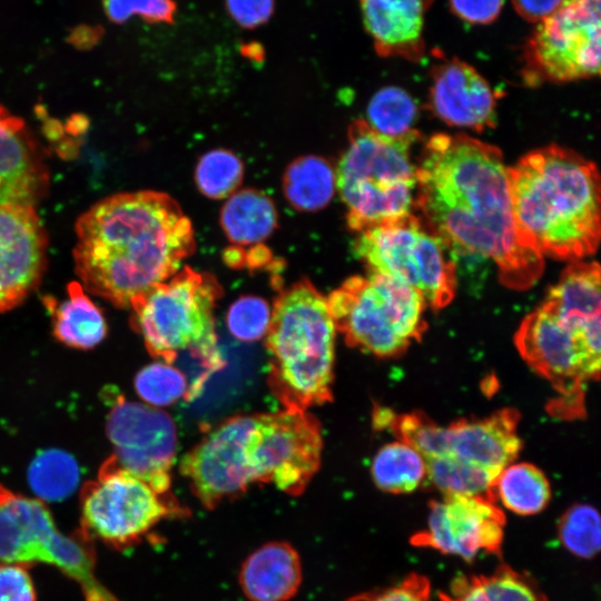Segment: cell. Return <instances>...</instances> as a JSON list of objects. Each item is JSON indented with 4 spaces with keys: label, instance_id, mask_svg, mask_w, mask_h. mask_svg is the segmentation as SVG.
Instances as JSON below:
<instances>
[{
    "label": "cell",
    "instance_id": "6da1fadb",
    "mask_svg": "<svg viewBox=\"0 0 601 601\" xmlns=\"http://www.w3.org/2000/svg\"><path fill=\"white\" fill-rule=\"evenodd\" d=\"M501 150L465 134H437L416 166L414 205L445 248L491 259L500 280L528 289L544 258L516 228Z\"/></svg>",
    "mask_w": 601,
    "mask_h": 601
},
{
    "label": "cell",
    "instance_id": "7a4b0ae2",
    "mask_svg": "<svg viewBox=\"0 0 601 601\" xmlns=\"http://www.w3.org/2000/svg\"><path fill=\"white\" fill-rule=\"evenodd\" d=\"M195 248L189 218L169 195L119 193L76 223L72 256L86 292L125 308L174 276Z\"/></svg>",
    "mask_w": 601,
    "mask_h": 601
},
{
    "label": "cell",
    "instance_id": "3957f363",
    "mask_svg": "<svg viewBox=\"0 0 601 601\" xmlns=\"http://www.w3.org/2000/svg\"><path fill=\"white\" fill-rule=\"evenodd\" d=\"M514 221L541 255L578 262L600 240V177L597 166L572 149L550 145L509 167Z\"/></svg>",
    "mask_w": 601,
    "mask_h": 601
},
{
    "label": "cell",
    "instance_id": "277c9868",
    "mask_svg": "<svg viewBox=\"0 0 601 601\" xmlns=\"http://www.w3.org/2000/svg\"><path fill=\"white\" fill-rule=\"evenodd\" d=\"M336 327L327 298L309 280L280 292L266 333L268 385L285 408L332 401Z\"/></svg>",
    "mask_w": 601,
    "mask_h": 601
},
{
    "label": "cell",
    "instance_id": "5b68a950",
    "mask_svg": "<svg viewBox=\"0 0 601 601\" xmlns=\"http://www.w3.org/2000/svg\"><path fill=\"white\" fill-rule=\"evenodd\" d=\"M418 137H387L363 119L352 124L335 176L353 230L412 214L417 179L411 147Z\"/></svg>",
    "mask_w": 601,
    "mask_h": 601
},
{
    "label": "cell",
    "instance_id": "8992f818",
    "mask_svg": "<svg viewBox=\"0 0 601 601\" xmlns=\"http://www.w3.org/2000/svg\"><path fill=\"white\" fill-rule=\"evenodd\" d=\"M223 289L208 273L184 267L135 298L130 324L149 354L171 364L189 351L211 368L221 365L214 311Z\"/></svg>",
    "mask_w": 601,
    "mask_h": 601
},
{
    "label": "cell",
    "instance_id": "52a82bcc",
    "mask_svg": "<svg viewBox=\"0 0 601 601\" xmlns=\"http://www.w3.org/2000/svg\"><path fill=\"white\" fill-rule=\"evenodd\" d=\"M326 298L336 331L346 342L380 357L403 353L426 327L422 295L382 274L351 277Z\"/></svg>",
    "mask_w": 601,
    "mask_h": 601
},
{
    "label": "cell",
    "instance_id": "ba28073f",
    "mask_svg": "<svg viewBox=\"0 0 601 601\" xmlns=\"http://www.w3.org/2000/svg\"><path fill=\"white\" fill-rule=\"evenodd\" d=\"M354 249L371 273L410 285L434 309L447 306L455 296V264L441 240L412 214L359 231Z\"/></svg>",
    "mask_w": 601,
    "mask_h": 601
},
{
    "label": "cell",
    "instance_id": "9c48e42d",
    "mask_svg": "<svg viewBox=\"0 0 601 601\" xmlns=\"http://www.w3.org/2000/svg\"><path fill=\"white\" fill-rule=\"evenodd\" d=\"M81 531L116 549L137 544L156 524L183 510L174 500L117 465L112 455L80 492Z\"/></svg>",
    "mask_w": 601,
    "mask_h": 601
},
{
    "label": "cell",
    "instance_id": "30bf717a",
    "mask_svg": "<svg viewBox=\"0 0 601 601\" xmlns=\"http://www.w3.org/2000/svg\"><path fill=\"white\" fill-rule=\"evenodd\" d=\"M322 449L321 425L307 411L255 414L247 443L253 481L299 495L319 469Z\"/></svg>",
    "mask_w": 601,
    "mask_h": 601
},
{
    "label": "cell",
    "instance_id": "8fae6325",
    "mask_svg": "<svg viewBox=\"0 0 601 601\" xmlns=\"http://www.w3.org/2000/svg\"><path fill=\"white\" fill-rule=\"evenodd\" d=\"M529 81L568 82L600 72V0H565L536 26L525 50Z\"/></svg>",
    "mask_w": 601,
    "mask_h": 601
},
{
    "label": "cell",
    "instance_id": "7c38bea8",
    "mask_svg": "<svg viewBox=\"0 0 601 601\" xmlns=\"http://www.w3.org/2000/svg\"><path fill=\"white\" fill-rule=\"evenodd\" d=\"M106 433L118 466L140 479L157 493L169 496L177 435L173 418L164 411L115 395Z\"/></svg>",
    "mask_w": 601,
    "mask_h": 601
},
{
    "label": "cell",
    "instance_id": "4fadbf2b",
    "mask_svg": "<svg viewBox=\"0 0 601 601\" xmlns=\"http://www.w3.org/2000/svg\"><path fill=\"white\" fill-rule=\"evenodd\" d=\"M255 414H238L213 427L181 460L180 473L207 509L243 494L254 483L247 443Z\"/></svg>",
    "mask_w": 601,
    "mask_h": 601
},
{
    "label": "cell",
    "instance_id": "5bb4252c",
    "mask_svg": "<svg viewBox=\"0 0 601 601\" xmlns=\"http://www.w3.org/2000/svg\"><path fill=\"white\" fill-rule=\"evenodd\" d=\"M515 345L522 358L561 394V414L582 413V385L589 380L571 326L544 304L521 323Z\"/></svg>",
    "mask_w": 601,
    "mask_h": 601
},
{
    "label": "cell",
    "instance_id": "9a60e30c",
    "mask_svg": "<svg viewBox=\"0 0 601 601\" xmlns=\"http://www.w3.org/2000/svg\"><path fill=\"white\" fill-rule=\"evenodd\" d=\"M504 515L495 501L483 496L444 495L432 502L424 530L413 543L472 560L496 552L503 540Z\"/></svg>",
    "mask_w": 601,
    "mask_h": 601
},
{
    "label": "cell",
    "instance_id": "2e32d148",
    "mask_svg": "<svg viewBox=\"0 0 601 601\" xmlns=\"http://www.w3.org/2000/svg\"><path fill=\"white\" fill-rule=\"evenodd\" d=\"M48 237L36 208L0 204V313L19 306L40 284Z\"/></svg>",
    "mask_w": 601,
    "mask_h": 601
},
{
    "label": "cell",
    "instance_id": "e0dca14e",
    "mask_svg": "<svg viewBox=\"0 0 601 601\" xmlns=\"http://www.w3.org/2000/svg\"><path fill=\"white\" fill-rule=\"evenodd\" d=\"M428 104L447 125L477 131L495 126V92L471 65L456 58L434 66Z\"/></svg>",
    "mask_w": 601,
    "mask_h": 601
},
{
    "label": "cell",
    "instance_id": "ac0fdd59",
    "mask_svg": "<svg viewBox=\"0 0 601 601\" xmlns=\"http://www.w3.org/2000/svg\"><path fill=\"white\" fill-rule=\"evenodd\" d=\"M48 186L49 173L29 128L0 105V204L35 207Z\"/></svg>",
    "mask_w": 601,
    "mask_h": 601
},
{
    "label": "cell",
    "instance_id": "d6986e66",
    "mask_svg": "<svg viewBox=\"0 0 601 601\" xmlns=\"http://www.w3.org/2000/svg\"><path fill=\"white\" fill-rule=\"evenodd\" d=\"M518 422V412L503 408L485 418L452 423L446 427L449 456L499 475L521 450Z\"/></svg>",
    "mask_w": 601,
    "mask_h": 601
},
{
    "label": "cell",
    "instance_id": "ffe728a7",
    "mask_svg": "<svg viewBox=\"0 0 601 601\" xmlns=\"http://www.w3.org/2000/svg\"><path fill=\"white\" fill-rule=\"evenodd\" d=\"M433 0H359L363 22L376 52L418 61L425 50V13Z\"/></svg>",
    "mask_w": 601,
    "mask_h": 601
},
{
    "label": "cell",
    "instance_id": "44dd1931",
    "mask_svg": "<svg viewBox=\"0 0 601 601\" xmlns=\"http://www.w3.org/2000/svg\"><path fill=\"white\" fill-rule=\"evenodd\" d=\"M56 529L51 513L39 499L14 493L0 484V562H40L43 544Z\"/></svg>",
    "mask_w": 601,
    "mask_h": 601
},
{
    "label": "cell",
    "instance_id": "7402d4cb",
    "mask_svg": "<svg viewBox=\"0 0 601 601\" xmlns=\"http://www.w3.org/2000/svg\"><path fill=\"white\" fill-rule=\"evenodd\" d=\"M302 581L300 556L286 541H269L255 549L238 573L239 587L249 601H288Z\"/></svg>",
    "mask_w": 601,
    "mask_h": 601
},
{
    "label": "cell",
    "instance_id": "603a6c76",
    "mask_svg": "<svg viewBox=\"0 0 601 601\" xmlns=\"http://www.w3.org/2000/svg\"><path fill=\"white\" fill-rule=\"evenodd\" d=\"M67 293L68 296L60 303L49 297L46 299L52 317L53 335L67 346L78 349L93 348L107 335L104 313L80 283H70Z\"/></svg>",
    "mask_w": 601,
    "mask_h": 601
},
{
    "label": "cell",
    "instance_id": "cb8c5ba5",
    "mask_svg": "<svg viewBox=\"0 0 601 601\" xmlns=\"http://www.w3.org/2000/svg\"><path fill=\"white\" fill-rule=\"evenodd\" d=\"M600 282L597 262H573L550 288L543 304L565 321L600 316Z\"/></svg>",
    "mask_w": 601,
    "mask_h": 601
},
{
    "label": "cell",
    "instance_id": "d4e9b609",
    "mask_svg": "<svg viewBox=\"0 0 601 601\" xmlns=\"http://www.w3.org/2000/svg\"><path fill=\"white\" fill-rule=\"evenodd\" d=\"M277 213L263 193L245 189L234 193L220 213V225L228 239L237 245L265 240L275 229Z\"/></svg>",
    "mask_w": 601,
    "mask_h": 601
},
{
    "label": "cell",
    "instance_id": "484cf974",
    "mask_svg": "<svg viewBox=\"0 0 601 601\" xmlns=\"http://www.w3.org/2000/svg\"><path fill=\"white\" fill-rule=\"evenodd\" d=\"M335 187V170L319 156L295 159L283 177L284 194L297 210L313 211L324 208L333 198Z\"/></svg>",
    "mask_w": 601,
    "mask_h": 601
},
{
    "label": "cell",
    "instance_id": "4316f807",
    "mask_svg": "<svg viewBox=\"0 0 601 601\" xmlns=\"http://www.w3.org/2000/svg\"><path fill=\"white\" fill-rule=\"evenodd\" d=\"M492 495L508 510L531 515L541 512L549 503L551 489L541 470L530 463L505 466L497 475Z\"/></svg>",
    "mask_w": 601,
    "mask_h": 601
},
{
    "label": "cell",
    "instance_id": "83f0119b",
    "mask_svg": "<svg viewBox=\"0 0 601 601\" xmlns=\"http://www.w3.org/2000/svg\"><path fill=\"white\" fill-rule=\"evenodd\" d=\"M371 474L375 484L385 492H413L426 479L425 457L401 441L393 442L378 450Z\"/></svg>",
    "mask_w": 601,
    "mask_h": 601
},
{
    "label": "cell",
    "instance_id": "f1b7e54d",
    "mask_svg": "<svg viewBox=\"0 0 601 601\" xmlns=\"http://www.w3.org/2000/svg\"><path fill=\"white\" fill-rule=\"evenodd\" d=\"M443 601H545L529 580L508 569L491 575L460 578Z\"/></svg>",
    "mask_w": 601,
    "mask_h": 601
},
{
    "label": "cell",
    "instance_id": "f546056e",
    "mask_svg": "<svg viewBox=\"0 0 601 601\" xmlns=\"http://www.w3.org/2000/svg\"><path fill=\"white\" fill-rule=\"evenodd\" d=\"M426 479L444 495L483 496L493 500L496 474L453 456L425 459ZM494 501V500H493Z\"/></svg>",
    "mask_w": 601,
    "mask_h": 601
},
{
    "label": "cell",
    "instance_id": "4dcf8cb0",
    "mask_svg": "<svg viewBox=\"0 0 601 601\" xmlns=\"http://www.w3.org/2000/svg\"><path fill=\"white\" fill-rule=\"evenodd\" d=\"M417 107L414 99L400 87H384L370 100L366 121L377 132L402 138L420 136L414 124Z\"/></svg>",
    "mask_w": 601,
    "mask_h": 601
},
{
    "label": "cell",
    "instance_id": "1f68e13d",
    "mask_svg": "<svg viewBox=\"0 0 601 601\" xmlns=\"http://www.w3.org/2000/svg\"><path fill=\"white\" fill-rule=\"evenodd\" d=\"M375 417L380 427H388L398 441L412 446L425 459L449 456L447 428L423 414H394L390 410H380Z\"/></svg>",
    "mask_w": 601,
    "mask_h": 601
},
{
    "label": "cell",
    "instance_id": "d6a6232c",
    "mask_svg": "<svg viewBox=\"0 0 601 601\" xmlns=\"http://www.w3.org/2000/svg\"><path fill=\"white\" fill-rule=\"evenodd\" d=\"M28 480L32 491L42 500L61 501L72 494L79 482L75 459L61 450H47L32 461Z\"/></svg>",
    "mask_w": 601,
    "mask_h": 601
},
{
    "label": "cell",
    "instance_id": "836d02e7",
    "mask_svg": "<svg viewBox=\"0 0 601 601\" xmlns=\"http://www.w3.org/2000/svg\"><path fill=\"white\" fill-rule=\"evenodd\" d=\"M243 175V162L235 154L215 149L199 159L195 180L204 195L217 199L231 195L239 186Z\"/></svg>",
    "mask_w": 601,
    "mask_h": 601
},
{
    "label": "cell",
    "instance_id": "e575fe53",
    "mask_svg": "<svg viewBox=\"0 0 601 601\" xmlns=\"http://www.w3.org/2000/svg\"><path fill=\"white\" fill-rule=\"evenodd\" d=\"M559 538L572 554L589 559L601 545V528L598 511L589 504L570 508L559 524Z\"/></svg>",
    "mask_w": 601,
    "mask_h": 601
},
{
    "label": "cell",
    "instance_id": "d590c367",
    "mask_svg": "<svg viewBox=\"0 0 601 601\" xmlns=\"http://www.w3.org/2000/svg\"><path fill=\"white\" fill-rule=\"evenodd\" d=\"M135 390L146 404L167 406L187 394L185 375L165 362H155L141 368L135 377Z\"/></svg>",
    "mask_w": 601,
    "mask_h": 601
},
{
    "label": "cell",
    "instance_id": "8d00e7d4",
    "mask_svg": "<svg viewBox=\"0 0 601 601\" xmlns=\"http://www.w3.org/2000/svg\"><path fill=\"white\" fill-rule=\"evenodd\" d=\"M272 319L268 303L257 296H244L235 300L227 312V327L238 341L252 343L264 337Z\"/></svg>",
    "mask_w": 601,
    "mask_h": 601
},
{
    "label": "cell",
    "instance_id": "74e56055",
    "mask_svg": "<svg viewBox=\"0 0 601 601\" xmlns=\"http://www.w3.org/2000/svg\"><path fill=\"white\" fill-rule=\"evenodd\" d=\"M102 4L109 20L116 23L134 16L148 22L171 23L177 9L175 0H102Z\"/></svg>",
    "mask_w": 601,
    "mask_h": 601
},
{
    "label": "cell",
    "instance_id": "f35d334b",
    "mask_svg": "<svg viewBox=\"0 0 601 601\" xmlns=\"http://www.w3.org/2000/svg\"><path fill=\"white\" fill-rule=\"evenodd\" d=\"M348 601H431L430 584L423 577L411 575L394 587L358 594Z\"/></svg>",
    "mask_w": 601,
    "mask_h": 601
},
{
    "label": "cell",
    "instance_id": "ab89813d",
    "mask_svg": "<svg viewBox=\"0 0 601 601\" xmlns=\"http://www.w3.org/2000/svg\"><path fill=\"white\" fill-rule=\"evenodd\" d=\"M32 579L23 564L0 565V601H36Z\"/></svg>",
    "mask_w": 601,
    "mask_h": 601
},
{
    "label": "cell",
    "instance_id": "60d3db41",
    "mask_svg": "<svg viewBox=\"0 0 601 601\" xmlns=\"http://www.w3.org/2000/svg\"><path fill=\"white\" fill-rule=\"evenodd\" d=\"M229 16L243 28L266 23L274 12V0H225Z\"/></svg>",
    "mask_w": 601,
    "mask_h": 601
},
{
    "label": "cell",
    "instance_id": "b9f144b4",
    "mask_svg": "<svg viewBox=\"0 0 601 601\" xmlns=\"http://www.w3.org/2000/svg\"><path fill=\"white\" fill-rule=\"evenodd\" d=\"M504 0H450L451 10L462 20L486 24L501 12Z\"/></svg>",
    "mask_w": 601,
    "mask_h": 601
},
{
    "label": "cell",
    "instance_id": "7bdbcfd3",
    "mask_svg": "<svg viewBox=\"0 0 601 601\" xmlns=\"http://www.w3.org/2000/svg\"><path fill=\"white\" fill-rule=\"evenodd\" d=\"M565 0H512L516 12L525 20L540 22L554 13Z\"/></svg>",
    "mask_w": 601,
    "mask_h": 601
}]
</instances>
